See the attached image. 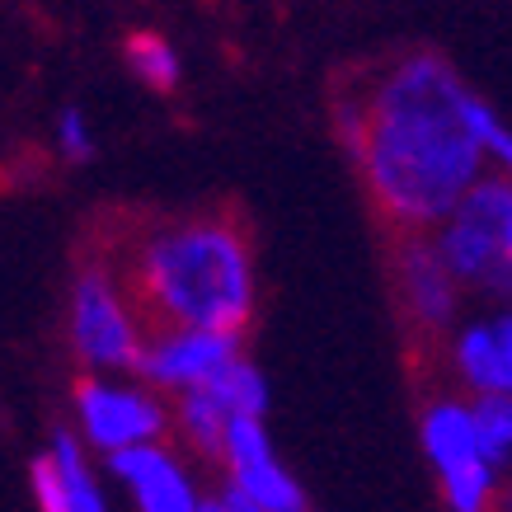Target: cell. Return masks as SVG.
Returning a JSON list of instances; mask_svg holds the SVG:
<instances>
[{
  "instance_id": "9",
  "label": "cell",
  "mask_w": 512,
  "mask_h": 512,
  "mask_svg": "<svg viewBox=\"0 0 512 512\" xmlns=\"http://www.w3.org/2000/svg\"><path fill=\"white\" fill-rule=\"evenodd\" d=\"M221 470H226V489L249 498L264 512H306V494L292 480V470L278 461V451L268 442V428L259 414H235L226 428V447H221Z\"/></svg>"
},
{
  "instance_id": "17",
  "label": "cell",
  "mask_w": 512,
  "mask_h": 512,
  "mask_svg": "<svg viewBox=\"0 0 512 512\" xmlns=\"http://www.w3.org/2000/svg\"><path fill=\"white\" fill-rule=\"evenodd\" d=\"M52 141H57V156L66 165H85L94 156V127L80 109H62L57 123H52Z\"/></svg>"
},
{
  "instance_id": "6",
  "label": "cell",
  "mask_w": 512,
  "mask_h": 512,
  "mask_svg": "<svg viewBox=\"0 0 512 512\" xmlns=\"http://www.w3.org/2000/svg\"><path fill=\"white\" fill-rule=\"evenodd\" d=\"M71 409H76V428L85 437V447L99 456L141 447V442H160L174 428V414L165 395L151 390L146 381H118V376H80L71 390Z\"/></svg>"
},
{
  "instance_id": "8",
  "label": "cell",
  "mask_w": 512,
  "mask_h": 512,
  "mask_svg": "<svg viewBox=\"0 0 512 512\" xmlns=\"http://www.w3.org/2000/svg\"><path fill=\"white\" fill-rule=\"evenodd\" d=\"M240 339L245 334H226V329H151L137 376L170 400L184 390H207L235 357H245Z\"/></svg>"
},
{
  "instance_id": "15",
  "label": "cell",
  "mask_w": 512,
  "mask_h": 512,
  "mask_svg": "<svg viewBox=\"0 0 512 512\" xmlns=\"http://www.w3.org/2000/svg\"><path fill=\"white\" fill-rule=\"evenodd\" d=\"M470 414H475V433H480L489 461L508 475L512 470V395H470Z\"/></svg>"
},
{
  "instance_id": "20",
  "label": "cell",
  "mask_w": 512,
  "mask_h": 512,
  "mask_svg": "<svg viewBox=\"0 0 512 512\" xmlns=\"http://www.w3.org/2000/svg\"><path fill=\"white\" fill-rule=\"evenodd\" d=\"M202 512H264V508H254V503L240 498L235 489H221L217 498H207V503H202Z\"/></svg>"
},
{
  "instance_id": "18",
  "label": "cell",
  "mask_w": 512,
  "mask_h": 512,
  "mask_svg": "<svg viewBox=\"0 0 512 512\" xmlns=\"http://www.w3.org/2000/svg\"><path fill=\"white\" fill-rule=\"evenodd\" d=\"M480 141H484V156H489V174H503L512 179V123H503V113L494 104L480 99Z\"/></svg>"
},
{
  "instance_id": "16",
  "label": "cell",
  "mask_w": 512,
  "mask_h": 512,
  "mask_svg": "<svg viewBox=\"0 0 512 512\" xmlns=\"http://www.w3.org/2000/svg\"><path fill=\"white\" fill-rule=\"evenodd\" d=\"M212 395H217L231 414H259L264 419V409H268V381H264V372L249 362V357H235L231 367L212 381Z\"/></svg>"
},
{
  "instance_id": "11",
  "label": "cell",
  "mask_w": 512,
  "mask_h": 512,
  "mask_svg": "<svg viewBox=\"0 0 512 512\" xmlns=\"http://www.w3.org/2000/svg\"><path fill=\"white\" fill-rule=\"evenodd\" d=\"M104 461L141 512H202V503H207L193 475L184 470V461L165 442H141V447L113 451Z\"/></svg>"
},
{
  "instance_id": "13",
  "label": "cell",
  "mask_w": 512,
  "mask_h": 512,
  "mask_svg": "<svg viewBox=\"0 0 512 512\" xmlns=\"http://www.w3.org/2000/svg\"><path fill=\"white\" fill-rule=\"evenodd\" d=\"M47 456H52V461H57V470H62L71 512H109L104 489H99V475H94V466H90V447H85V437L57 428V433H52Z\"/></svg>"
},
{
  "instance_id": "19",
  "label": "cell",
  "mask_w": 512,
  "mask_h": 512,
  "mask_svg": "<svg viewBox=\"0 0 512 512\" xmlns=\"http://www.w3.org/2000/svg\"><path fill=\"white\" fill-rule=\"evenodd\" d=\"M29 494H33V508H38V512H71L62 470H57V461H52V456H38V461L29 466Z\"/></svg>"
},
{
  "instance_id": "10",
  "label": "cell",
  "mask_w": 512,
  "mask_h": 512,
  "mask_svg": "<svg viewBox=\"0 0 512 512\" xmlns=\"http://www.w3.org/2000/svg\"><path fill=\"white\" fill-rule=\"evenodd\" d=\"M461 395H512V306L466 315L442 343Z\"/></svg>"
},
{
  "instance_id": "1",
  "label": "cell",
  "mask_w": 512,
  "mask_h": 512,
  "mask_svg": "<svg viewBox=\"0 0 512 512\" xmlns=\"http://www.w3.org/2000/svg\"><path fill=\"white\" fill-rule=\"evenodd\" d=\"M475 118L480 94L428 47L390 57L334 99V132L395 235L433 231L489 174Z\"/></svg>"
},
{
  "instance_id": "12",
  "label": "cell",
  "mask_w": 512,
  "mask_h": 512,
  "mask_svg": "<svg viewBox=\"0 0 512 512\" xmlns=\"http://www.w3.org/2000/svg\"><path fill=\"white\" fill-rule=\"evenodd\" d=\"M170 414H174V433L184 437V447H193L198 456H207V461H221L226 428H231L235 414L212 390H184V395H174Z\"/></svg>"
},
{
  "instance_id": "4",
  "label": "cell",
  "mask_w": 512,
  "mask_h": 512,
  "mask_svg": "<svg viewBox=\"0 0 512 512\" xmlns=\"http://www.w3.org/2000/svg\"><path fill=\"white\" fill-rule=\"evenodd\" d=\"M66 339L71 353L99 376H137L151 325L141 320L113 259H90L71 282L66 301Z\"/></svg>"
},
{
  "instance_id": "7",
  "label": "cell",
  "mask_w": 512,
  "mask_h": 512,
  "mask_svg": "<svg viewBox=\"0 0 512 512\" xmlns=\"http://www.w3.org/2000/svg\"><path fill=\"white\" fill-rule=\"evenodd\" d=\"M390 278H395V301H400L404 325L428 343H447V334L461 325V296H466V287L456 282L451 264L442 259L433 231L395 235Z\"/></svg>"
},
{
  "instance_id": "14",
  "label": "cell",
  "mask_w": 512,
  "mask_h": 512,
  "mask_svg": "<svg viewBox=\"0 0 512 512\" xmlns=\"http://www.w3.org/2000/svg\"><path fill=\"white\" fill-rule=\"evenodd\" d=\"M127 71L156 94H174L179 80H184V62H179V47L165 38V33H132L123 47Z\"/></svg>"
},
{
  "instance_id": "2",
  "label": "cell",
  "mask_w": 512,
  "mask_h": 512,
  "mask_svg": "<svg viewBox=\"0 0 512 512\" xmlns=\"http://www.w3.org/2000/svg\"><path fill=\"white\" fill-rule=\"evenodd\" d=\"M113 264L151 329L245 334L254 320V249L245 226L221 212L156 221Z\"/></svg>"
},
{
  "instance_id": "3",
  "label": "cell",
  "mask_w": 512,
  "mask_h": 512,
  "mask_svg": "<svg viewBox=\"0 0 512 512\" xmlns=\"http://www.w3.org/2000/svg\"><path fill=\"white\" fill-rule=\"evenodd\" d=\"M433 240L466 296L512 306V179L484 174L433 226Z\"/></svg>"
},
{
  "instance_id": "5",
  "label": "cell",
  "mask_w": 512,
  "mask_h": 512,
  "mask_svg": "<svg viewBox=\"0 0 512 512\" xmlns=\"http://www.w3.org/2000/svg\"><path fill=\"white\" fill-rule=\"evenodd\" d=\"M419 442L437 475V494H442L447 512H498V503H503V470L489 461V451H484L480 433H475L470 395L442 390V395L423 404Z\"/></svg>"
}]
</instances>
